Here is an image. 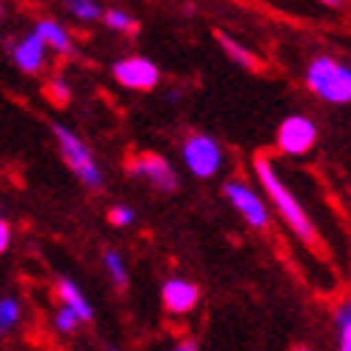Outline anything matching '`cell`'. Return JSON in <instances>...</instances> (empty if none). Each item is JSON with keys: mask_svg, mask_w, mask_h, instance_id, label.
Listing matches in <instances>:
<instances>
[{"mask_svg": "<svg viewBox=\"0 0 351 351\" xmlns=\"http://www.w3.org/2000/svg\"><path fill=\"white\" fill-rule=\"evenodd\" d=\"M317 143V129H314V123L303 114H291L280 123L277 129V149L283 154H291V157H300L306 152L314 149Z\"/></svg>", "mask_w": 351, "mask_h": 351, "instance_id": "5b68a950", "label": "cell"}, {"mask_svg": "<svg viewBox=\"0 0 351 351\" xmlns=\"http://www.w3.org/2000/svg\"><path fill=\"white\" fill-rule=\"evenodd\" d=\"M58 291H60L63 308H69V311H72V314H75V317H77L80 323H92V320H95V311H92L89 300H86V297H83V291L77 289V283H75V280L63 277V280H60V286H58Z\"/></svg>", "mask_w": 351, "mask_h": 351, "instance_id": "8fae6325", "label": "cell"}, {"mask_svg": "<svg viewBox=\"0 0 351 351\" xmlns=\"http://www.w3.org/2000/svg\"><path fill=\"white\" fill-rule=\"evenodd\" d=\"M9 243H12V229H9L6 220H0V254L9 249Z\"/></svg>", "mask_w": 351, "mask_h": 351, "instance_id": "7402d4cb", "label": "cell"}, {"mask_svg": "<svg viewBox=\"0 0 351 351\" xmlns=\"http://www.w3.org/2000/svg\"><path fill=\"white\" fill-rule=\"evenodd\" d=\"M69 12L75 17H80V21H97L103 14L97 3H86V0H72V3H69Z\"/></svg>", "mask_w": 351, "mask_h": 351, "instance_id": "d6986e66", "label": "cell"}, {"mask_svg": "<svg viewBox=\"0 0 351 351\" xmlns=\"http://www.w3.org/2000/svg\"><path fill=\"white\" fill-rule=\"evenodd\" d=\"M132 220H134V212L129 206H112V212H109V223L112 226H120L123 229V226H129Z\"/></svg>", "mask_w": 351, "mask_h": 351, "instance_id": "ffe728a7", "label": "cell"}, {"mask_svg": "<svg viewBox=\"0 0 351 351\" xmlns=\"http://www.w3.org/2000/svg\"><path fill=\"white\" fill-rule=\"evenodd\" d=\"M217 40H220V46L226 49V55H229L232 60H237L240 66H245V69H260V60H257V55L252 49H245V46H240L234 38H229L226 32H217Z\"/></svg>", "mask_w": 351, "mask_h": 351, "instance_id": "4fadbf2b", "label": "cell"}, {"mask_svg": "<svg viewBox=\"0 0 351 351\" xmlns=\"http://www.w3.org/2000/svg\"><path fill=\"white\" fill-rule=\"evenodd\" d=\"M183 160L189 166V171L195 174V178H212V174H217L220 163H223V152L217 146L215 137L208 134H195L186 140L183 146Z\"/></svg>", "mask_w": 351, "mask_h": 351, "instance_id": "277c9868", "label": "cell"}, {"mask_svg": "<svg viewBox=\"0 0 351 351\" xmlns=\"http://www.w3.org/2000/svg\"><path fill=\"white\" fill-rule=\"evenodd\" d=\"M226 197L232 200V206L245 217V223L254 226V229H266L269 226V208L257 197V191H252L240 180H229L226 183Z\"/></svg>", "mask_w": 351, "mask_h": 351, "instance_id": "ba28073f", "label": "cell"}, {"mask_svg": "<svg viewBox=\"0 0 351 351\" xmlns=\"http://www.w3.org/2000/svg\"><path fill=\"white\" fill-rule=\"evenodd\" d=\"M51 132H55V137H58V146H60V154H63L66 166L77 174V180L83 186H89V189H100L103 186V174H100V169L95 163L89 146H86L72 129L60 126V123H55Z\"/></svg>", "mask_w": 351, "mask_h": 351, "instance_id": "3957f363", "label": "cell"}, {"mask_svg": "<svg viewBox=\"0 0 351 351\" xmlns=\"http://www.w3.org/2000/svg\"><path fill=\"white\" fill-rule=\"evenodd\" d=\"M337 331H340L337 351H351V311H348V303H343L337 308Z\"/></svg>", "mask_w": 351, "mask_h": 351, "instance_id": "2e32d148", "label": "cell"}, {"mask_svg": "<svg viewBox=\"0 0 351 351\" xmlns=\"http://www.w3.org/2000/svg\"><path fill=\"white\" fill-rule=\"evenodd\" d=\"M197 300H200V289L195 283H189V280L174 277L163 286V306L171 314H189L197 306Z\"/></svg>", "mask_w": 351, "mask_h": 351, "instance_id": "9c48e42d", "label": "cell"}, {"mask_svg": "<svg viewBox=\"0 0 351 351\" xmlns=\"http://www.w3.org/2000/svg\"><path fill=\"white\" fill-rule=\"evenodd\" d=\"M129 174L149 180L157 191H178V174H174L169 160H163L160 154H152V152L137 154L129 163Z\"/></svg>", "mask_w": 351, "mask_h": 351, "instance_id": "52a82bcc", "label": "cell"}, {"mask_svg": "<svg viewBox=\"0 0 351 351\" xmlns=\"http://www.w3.org/2000/svg\"><path fill=\"white\" fill-rule=\"evenodd\" d=\"M34 34L43 40V46L49 43L51 49H58V51H63V55H72V40H69V32L58 23V21H40L38 26H34Z\"/></svg>", "mask_w": 351, "mask_h": 351, "instance_id": "7c38bea8", "label": "cell"}, {"mask_svg": "<svg viewBox=\"0 0 351 351\" xmlns=\"http://www.w3.org/2000/svg\"><path fill=\"white\" fill-rule=\"evenodd\" d=\"M103 263H106V269H109V274H112V283H114L117 289H126L129 274H126V263H123L120 252L109 249L106 254H103Z\"/></svg>", "mask_w": 351, "mask_h": 351, "instance_id": "5bb4252c", "label": "cell"}, {"mask_svg": "<svg viewBox=\"0 0 351 351\" xmlns=\"http://www.w3.org/2000/svg\"><path fill=\"white\" fill-rule=\"evenodd\" d=\"M0 17H3V6H0Z\"/></svg>", "mask_w": 351, "mask_h": 351, "instance_id": "d4e9b609", "label": "cell"}, {"mask_svg": "<svg viewBox=\"0 0 351 351\" xmlns=\"http://www.w3.org/2000/svg\"><path fill=\"white\" fill-rule=\"evenodd\" d=\"M103 21H106L109 29H117V32H126V34H134L137 32V21L132 14L120 12V9H109L106 14H103Z\"/></svg>", "mask_w": 351, "mask_h": 351, "instance_id": "9a60e30c", "label": "cell"}, {"mask_svg": "<svg viewBox=\"0 0 351 351\" xmlns=\"http://www.w3.org/2000/svg\"><path fill=\"white\" fill-rule=\"evenodd\" d=\"M46 97L55 103V106H66V103L72 100V89H69V86L60 77H55V80L46 83Z\"/></svg>", "mask_w": 351, "mask_h": 351, "instance_id": "ac0fdd59", "label": "cell"}, {"mask_svg": "<svg viewBox=\"0 0 351 351\" xmlns=\"http://www.w3.org/2000/svg\"><path fill=\"white\" fill-rule=\"evenodd\" d=\"M17 320H21V306H17V300H12V297L0 300V331H9Z\"/></svg>", "mask_w": 351, "mask_h": 351, "instance_id": "e0dca14e", "label": "cell"}, {"mask_svg": "<svg viewBox=\"0 0 351 351\" xmlns=\"http://www.w3.org/2000/svg\"><path fill=\"white\" fill-rule=\"evenodd\" d=\"M112 75L120 86H126V89H134V92H149L157 86V80H160V72H157V66L146 58H123L112 66Z\"/></svg>", "mask_w": 351, "mask_h": 351, "instance_id": "8992f818", "label": "cell"}, {"mask_svg": "<svg viewBox=\"0 0 351 351\" xmlns=\"http://www.w3.org/2000/svg\"><path fill=\"white\" fill-rule=\"evenodd\" d=\"M55 323H58V328L63 331V335H69V331H75V328H77L80 320H77L69 308H60V311H58V317H55Z\"/></svg>", "mask_w": 351, "mask_h": 351, "instance_id": "44dd1931", "label": "cell"}, {"mask_svg": "<svg viewBox=\"0 0 351 351\" xmlns=\"http://www.w3.org/2000/svg\"><path fill=\"white\" fill-rule=\"evenodd\" d=\"M43 60H46V46L38 34H26V38L14 46V63L23 69L26 75H38L43 69Z\"/></svg>", "mask_w": 351, "mask_h": 351, "instance_id": "30bf717a", "label": "cell"}, {"mask_svg": "<svg viewBox=\"0 0 351 351\" xmlns=\"http://www.w3.org/2000/svg\"><path fill=\"white\" fill-rule=\"evenodd\" d=\"M254 171H257V178L263 183V189L269 191V197L271 203L277 206V212L283 215V220L291 226V229L297 232V237H300L303 243H308L311 249H317L320 252V243H317V229L311 226L308 215L303 212V206L297 203V197L291 195V191L286 189V183L280 180V174L277 169L271 166V160L266 154H254Z\"/></svg>", "mask_w": 351, "mask_h": 351, "instance_id": "6da1fadb", "label": "cell"}, {"mask_svg": "<svg viewBox=\"0 0 351 351\" xmlns=\"http://www.w3.org/2000/svg\"><path fill=\"white\" fill-rule=\"evenodd\" d=\"M306 83H308V89L314 95L328 100V103H335V106H346V103L351 100V72H348V66L337 63L328 55H320V58H314L308 63Z\"/></svg>", "mask_w": 351, "mask_h": 351, "instance_id": "7a4b0ae2", "label": "cell"}, {"mask_svg": "<svg viewBox=\"0 0 351 351\" xmlns=\"http://www.w3.org/2000/svg\"><path fill=\"white\" fill-rule=\"evenodd\" d=\"M171 351H197V343L195 340H180Z\"/></svg>", "mask_w": 351, "mask_h": 351, "instance_id": "603a6c76", "label": "cell"}, {"mask_svg": "<svg viewBox=\"0 0 351 351\" xmlns=\"http://www.w3.org/2000/svg\"><path fill=\"white\" fill-rule=\"evenodd\" d=\"M294 351H311V348H306V346H297V348H294Z\"/></svg>", "mask_w": 351, "mask_h": 351, "instance_id": "cb8c5ba5", "label": "cell"}]
</instances>
